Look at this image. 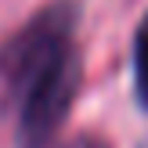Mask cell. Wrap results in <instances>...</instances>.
Instances as JSON below:
<instances>
[{
  "label": "cell",
  "mask_w": 148,
  "mask_h": 148,
  "mask_svg": "<svg viewBox=\"0 0 148 148\" xmlns=\"http://www.w3.org/2000/svg\"><path fill=\"white\" fill-rule=\"evenodd\" d=\"M76 14L79 7L72 0H54L0 47V105L22 101V94L72 47Z\"/></svg>",
  "instance_id": "obj_1"
},
{
  "label": "cell",
  "mask_w": 148,
  "mask_h": 148,
  "mask_svg": "<svg viewBox=\"0 0 148 148\" xmlns=\"http://www.w3.org/2000/svg\"><path fill=\"white\" fill-rule=\"evenodd\" d=\"M79 76H83V62H79L76 47H69L18 101V134L25 148H36L54 137V130L65 123L69 105L79 90Z\"/></svg>",
  "instance_id": "obj_2"
},
{
  "label": "cell",
  "mask_w": 148,
  "mask_h": 148,
  "mask_svg": "<svg viewBox=\"0 0 148 148\" xmlns=\"http://www.w3.org/2000/svg\"><path fill=\"white\" fill-rule=\"evenodd\" d=\"M134 94L137 105L148 108V14L137 22L134 33Z\"/></svg>",
  "instance_id": "obj_3"
},
{
  "label": "cell",
  "mask_w": 148,
  "mask_h": 148,
  "mask_svg": "<svg viewBox=\"0 0 148 148\" xmlns=\"http://www.w3.org/2000/svg\"><path fill=\"white\" fill-rule=\"evenodd\" d=\"M36 148H108V141L98 134H76V137H51Z\"/></svg>",
  "instance_id": "obj_4"
}]
</instances>
